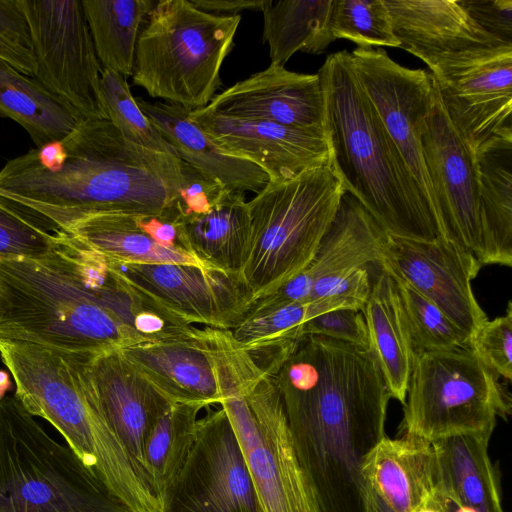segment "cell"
<instances>
[{
  "label": "cell",
  "instance_id": "cell-42",
  "mask_svg": "<svg viewBox=\"0 0 512 512\" xmlns=\"http://www.w3.org/2000/svg\"><path fill=\"white\" fill-rule=\"evenodd\" d=\"M185 173L187 181L176 203L180 217L197 215L206 211L224 190L186 163Z\"/></svg>",
  "mask_w": 512,
  "mask_h": 512
},
{
  "label": "cell",
  "instance_id": "cell-11",
  "mask_svg": "<svg viewBox=\"0 0 512 512\" xmlns=\"http://www.w3.org/2000/svg\"><path fill=\"white\" fill-rule=\"evenodd\" d=\"M421 147L440 237L487 265L476 157L450 122L436 83Z\"/></svg>",
  "mask_w": 512,
  "mask_h": 512
},
{
  "label": "cell",
  "instance_id": "cell-35",
  "mask_svg": "<svg viewBox=\"0 0 512 512\" xmlns=\"http://www.w3.org/2000/svg\"><path fill=\"white\" fill-rule=\"evenodd\" d=\"M393 280L400 296L414 353L471 345L470 336L434 303L408 283L396 278Z\"/></svg>",
  "mask_w": 512,
  "mask_h": 512
},
{
  "label": "cell",
  "instance_id": "cell-12",
  "mask_svg": "<svg viewBox=\"0 0 512 512\" xmlns=\"http://www.w3.org/2000/svg\"><path fill=\"white\" fill-rule=\"evenodd\" d=\"M210 407L198 419L195 444L161 512H260L231 422L222 407Z\"/></svg>",
  "mask_w": 512,
  "mask_h": 512
},
{
  "label": "cell",
  "instance_id": "cell-27",
  "mask_svg": "<svg viewBox=\"0 0 512 512\" xmlns=\"http://www.w3.org/2000/svg\"><path fill=\"white\" fill-rule=\"evenodd\" d=\"M362 313L390 394L404 404L414 350L397 286L381 268Z\"/></svg>",
  "mask_w": 512,
  "mask_h": 512
},
{
  "label": "cell",
  "instance_id": "cell-4",
  "mask_svg": "<svg viewBox=\"0 0 512 512\" xmlns=\"http://www.w3.org/2000/svg\"><path fill=\"white\" fill-rule=\"evenodd\" d=\"M93 355L0 338V358L15 382L14 396L26 411L48 421L135 512H161L104 417L89 370Z\"/></svg>",
  "mask_w": 512,
  "mask_h": 512
},
{
  "label": "cell",
  "instance_id": "cell-30",
  "mask_svg": "<svg viewBox=\"0 0 512 512\" xmlns=\"http://www.w3.org/2000/svg\"><path fill=\"white\" fill-rule=\"evenodd\" d=\"M333 0H280L263 11L262 40L272 64H284L296 52L322 54L335 41L330 20Z\"/></svg>",
  "mask_w": 512,
  "mask_h": 512
},
{
  "label": "cell",
  "instance_id": "cell-46",
  "mask_svg": "<svg viewBox=\"0 0 512 512\" xmlns=\"http://www.w3.org/2000/svg\"><path fill=\"white\" fill-rule=\"evenodd\" d=\"M416 512H472L437 485Z\"/></svg>",
  "mask_w": 512,
  "mask_h": 512
},
{
  "label": "cell",
  "instance_id": "cell-3",
  "mask_svg": "<svg viewBox=\"0 0 512 512\" xmlns=\"http://www.w3.org/2000/svg\"><path fill=\"white\" fill-rule=\"evenodd\" d=\"M318 75L330 165L345 191L390 236L441 238L429 203L355 76L351 54L328 55Z\"/></svg>",
  "mask_w": 512,
  "mask_h": 512
},
{
  "label": "cell",
  "instance_id": "cell-32",
  "mask_svg": "<svg viewBox=\"0 0 512 512\" xmlns=\"http://www.w3.org/2000/svg\"><path fill=\"white\" fill-rule=\"evenodd\" d=\"M157 1L82 0L102 69L132 76L140 31Z\"/></svg>",
  "mask_w": 512,
  "mask_h": 512
},
{
  "label": "cell",
  "instance_id": "cell-22",
  "mask_svg": "<svg viewBox=\"0 0 512 512\" xmlns=\"http://www.w3.org/2000/svg\"><path fill=\"white\" fill-rule=\"evenodd\" d=\"M125 359L172 403L221 402L216 365L203 328L121 350Z\"/></svg>",
  "mask_w": 512,
  "mask_h": 512
},
{
  "label": "cell",
  "instance_id": "cell-2",
  "mask_svg": "<svg viewBox=\"0 0 512 512\" xmlns=\"http://www.w3.org/2000/svg\"><path fill=\"white\" fill-rule=\"evenodd\" d=\"M172 325L70 234L43 256L0 258L1 339L98 354L153 341Z\"/></svg>",
  "mask_w": 512,
  "mask_h": 512
},
{
  "label": "cell",
  "instance_id": "cell-24",
  "mask_svg": "<svg viewBox=\"0 0 512 512\" xmlns=\"http://www.w3.org/2000/svg\"><path fill=\"white\" fill-rule=\"evenodd\" d=\"M365 482L396 512H416L435 485L432 442L402 434L382 438L365 456Z\"/></svg>",
  "mask_w": 512,
  "mask_h": 512
},
{
  "label": "cell",
  "instance_id": "cell-15",
  "mask_svg": "<svg viewBox=\"0 0 512 512\" xmlns=\"http://www.w3.org/2000/svg\"><path fill=\"white\" fill-rule=\"evenodd\" d=\"M350 54L359 84L376 108L436 217L421 147L422 125L435 90L432 73L401 66L381 48L357 47Z\"/></svg>",
  "mask_w": 512,
  "mask_h": 512
},
{
  "label": "cell",
  "instance_id": "cell-29",
  "mask_svg": "<svg viewBox=\"0 0 512 512\" xmlns=\"http://www.w3.org/2000/svg\"><path fill=\"white\" fill-rule=\"evenodd\" d=\"M0 116L29 134L35 148L60 141L84 119L37 79L0 60Z\"/></svg>",
  "mask_w": 512,
  "mask_h": 512
},
{
  "label": "cell",
  "instance_id": "cell-21",
  "mask_svg": "<svg viewBox=\"0 0 512 512\" xmlns=\"http://www.w3.org/2000/svg\"><path fill=\"white\" fill-rule=\"evenodd\" d=\"M89 370L106 421L149 489L144 469L145 441L172 402L125 359L121 350L93 355Z\"/></svg>",
  "mask_w": 512,
  "mask_h": 512
},
{
  "label": "cell",
  "instance_id": "cell-44",
  "mask_svg": "<svg viewBox=\"0 0 512 512\" xmlns=\"http://www.w3.org/2000/svg\"><path fill=\"white\" fill-rule=\"evenodd\" d=\"M198 9L213 13L221 12L237 15L240 11H264L272 0H190Z\"/></svg>",
  "mask_w": 512,
  "mask_h": 512
},
{
  "label": "cell",
  "instance_id": "cell-40",
  "mask_svg": "<svg viewBox=\"0 0 512 512\" xmlns=\"http://www.w3.org/2000/svg\"><path fill=\"white\" fill-rule=\"evenodd\" d=\"M301 337L319 335L355 346L370 348L364 315L359 309H335L313 317L303 324Z\"/></svg>",
  "mask_w": 512,
  "mask_h": 512
},
{
  "label": "cell",
  "instance_id": "cell-43",
  "mask_svg": "<svg viewBox=\"0 0 512 512\" xmlns=\"http://www.w3.org/2000/svg\"><path fill=\"white\" fill-rule=\"evenodd\" d=\"M0 37L32 54L31 33L19 0H0Z\"/></svg>",
  "mask_w": 512,
  "mask_h": 512
},
{
  "label": "cell",
  "instance_id": "cell-1",
  "mask_svg": "<svg viewBox=\"0 0 512 512\" xmlns=\"http://www.w3.org/2000/svg\"><path fill=\"white\" fill-rule=\"evenodd\" d=\"M186 181L180 158L127 141L108 119H86L64 139L9 160L0 202L58 235L96 214H171Z\"/></svg>",
  "mask_w": 512,
  "mask_h": 512
},
{
  "label": "cell",
  "instance_id": "cell-14",
  "mask_svg": "<svg viewBox=\"0 0 512 512\" xmlns=\"http://www.w3.org/2000/svg\"><path fill=\"white\" fill-rule=\"evenodd\" d=\"M107 260L113 272L141 299L188 325L231 330L251 305L250 294L239 276L187 264Z\"/></svg>",
  "mask_w": 512,
  "mask_h": 512
},
{
  "label": "cell",
  "instance_id": "cell-17",
  "mask_svg": "<svg viewBox=\"0 0 512 512\" xmlns=\"http://www.w3.org/2000/svg\"><path fill=\"white\" fill-rule=\"evenodd\" d=\"M385 239L386 233L376 220L354 196L345 192L310 264L270 295L254 301L248 312L327 297L354 270L378 265Z\"/></svg>",
  "mask_w": 512,
  "mask_h": 512
},
{
  "label": "cell",
  "instance_id": "cell-39",
  "mask_svg": "<svg viewBox=\"0 0 512 512\" xmlns=\"http://www.w3.org/2000/svg\"><path fill=\"white\" fill-rule=\"evenodd\" d=\"M471 347L480 360L497 376L512 379V303L506 313L487 320L471 338Z\"/></svg>",
  "mask_w": 512,
  "mask_h": 512
},
{
  "label": "cell",
  "instance_id": "cell-28",
  "mask_svg": "<svg viewBox=\"0 0 512 512\" xmlns=\"http://www.w3.org/2000/svg\"><path fill=\"white\" fill-rule=\"evenodd\" d=\"M145 216L119 213L96 214L72 224L70 234L109 260L134 264H187L209 268L185 249L158 242ZM212 269V268H211Z\"/></svg>",
  "mask_w": 512,
  "mask_h": 512
},
{
  "label": "cell",
  "instance_id": "cell-41",
  "mask_svg": "<svg viewBox=\"0 0 512 512\" xmlns=\"http://www.w3.org/2000/svg\"><path fill=\"white\" fill-rule=\"evenodd\" d=\"M470 17L500 42L512 45V0H459Z\"/></svg>",
  "mask_w": 512,
  "mask_h": 512
},
{
  "label": "cell",
  "instance_id": "cell-38",
  "mask_svg": "<svg viewBox=\"0 0 512 512\" xmlns=\"http://www.w3.org/2000/svg\"><path fill=\"white\" fill-rule=\"evenodd\" d=\"M59 234L49 233L0 202V258H35L48 253Z\"/></svg>",
  "mask_w": 512,
  "mask_h": 512
},
{
  "label": "cell",
  "instance_id": "cell-25",
  "mask_svg": "<svg viewBox=\"0 0 512 512\" xmlns=\"http://www.w3.org/2000/svg\"><path fill=\"white\" fill-rule=\"evenodd\" d=\"M185 248L206 266L241 277L251 224L243 192L222 190L204 212L180 217Z\"/></svg>",
  "mask_w": 512,
  "mask_h": 512
},
{
  "label": "cell",
  "instance_id": "cell-6",
  "mask_svg": "<svg viewBox=\"0 0 512 512\" xmlns=\"http://www.w3.org/2000/svg\"><path fill=\"white\" fill-rule=\"evenodd\" d=\"M345 192L329 164L292 179L269 181L247 201L251 235L241 279L251 304L310 264Z\"/></svg>",
  "mask_w": 512,
  "mask_h": 512
},
{
  "label": "cell",
  "instance_id": "cell-48",
  "mask_svg": "<svg viewBox=\"0 0 512 512\" xmlns=\"http://www.w3.org/2000/svg\"><path fill=\"white\" fill-rule=\"evenodd\" d=\"M11 386L9 374L5 370H0V400L5 397L6 392Z\"/></svg>",
  "mask_w": 512,
  "mask_h": 512
},
{
  "label": "cell",
  "instance_id": "cell-33",
  "mask_svg": "<svg viewBox=\"0 0 512 512\" xmlns=\"http://www.w3.org/2000/svg\"><path fill=\"white\" fill-rule=\"evenodd\" d=\"M200 405L171 403L157 420L144 445V469L160 510L162 500L183 468L197 436Z\"/></svg>",
  "mask_w": 512,
  "mask_h": 512
},
{
  "label": "cell",
  "instance_id": "cell-7",
  "mask_svg": "<svg viewBox=\"0 0 512 512\" xmlns=\"http://www.w3.org/2000/svg\"><path fill=\"white\" fill-rule=\"evenodd\" d=\"M241 16L204 12L190 0H159L136 45L133 84L152 98L193 111L221 86L220 71Z\"/></svg>",
  "mask_w": 512,
  "mask_h": 512
},
{
  "label": "cell",
  "instance_id": "cell-18",
  "mask_svg": "<svg viewBox=\"0 0 512 512\" xmlns=\"http://www.w3.org/2000/svg\"><path fill=\"white\" fill-rule=\"evenodd\" d=\"M190 118L224 151L260 167L269 181L292 179L330 164L323 130H306L269 121L240 118L207 110Z\"/></svg>",
  "mask_w": 512,
  "mask_h": 512
},
{
  "label": "cell",
  "instance_id": "cell-20",
  "mask_svg": "<svg viewBox=\"0 0 512 512\" xmlns=\"http://www.w3.org/2000/svg\"><path fill=\"white\" fill-rule=\"evenodd\" d=\"M384 3L399 48L421 59L431 73L475 51L507 45L480 27L459 0Z\"/></svg>",
  "mask_w": 512,
  "mask_h": 512
},
{
  "label": "cell",
  "instance_id": "cell-13",
  "mask_svg": "<svg viewBox=\"0 0 512 512\" xmlns=\"http://www.w3.org/2000/svg\"><path fill=\"white\" fill-rule=\"evenodd\" d=\"M441 103L474 154L512 141V46L481 49L432 73Z\"/></svg>",
  "mask_w": 512,
  "mask_h": 512
},
{
  "label": "cell",
  "instance_id": "cell-31",
  "mask_svg": "<svg viewBox=\"0 0 512 512\" xmlns=\"http://www.w3.org/2000/svg\"><path fill=\"white\" fill-rule=\"evenodd\" d=\"M487 265H512V141L475 154Z\"/></svg>",
  "mask_w": 512,
  "mask_h": 512
},
{
  "label": "cell",
  "instance_id": "cell-36",
  "mask_svg": "<svg viewBox=\"0 0 512 512\" xmlns=\"http://www.w3.org/2000/svg\"><path fill=\"white\" fill-rule=\"evenodd\" d=\"M101 91L108 120L127 141L179 158L173 146L140 109L125 77L102 69Z\"/></svg>",
  "mask_w": 512,
  "mask_h": 512
},
{
  "label": "cell",
  "instance_id": "cell-47",
  "mask_svg": "<svg viewBox=\"0 0 512 512\" xmlns=\"http://www.w3.org/2000/svg\"><path fill=\"white\" fill-rule=\"evenodd\" d=\"M362 501V512H396L367 483Z\"/></svg>",
  "mask_w": 512,
  "mask_h": 512
},
{
  "label": "cell",
  "instance_id": "cell-26",
  "mask_svg": "<svg viewBox=\"0 0 512 512\" xmlns=\"http://www.w3.org/2000/svg\"><path fill=\"white\" fill-rule=\"evenodd\" d=\"M493 432L433 441L435 485L472 512H505L500 481L489 455Z\"/></svg>",
  "mask_w": 512,
  "mask_h": 512
},
{
  "label": "cell",
  "instance_id": "cell-37",
  "mask_svg": "<svg viewBox=\"0 0 512 512\" xmlns=\"http://www.w3.org/2000/svg\"><path fill=\"white\" fill-rule=\"evenodd\" d=\"M330 27L335 39L350 40L360 48L400 47L384 0H333Z\"/></svg>",
  "mask_w": 512,
  "mask_h": 512
},
{
  "label": "cell",
  "instance_id": "cell-19",
  "mask_svg": "<svg viewBox=\"0 0 512 512\" xmlns=\"http://www.w3.org/2000/svg\"><path fill=\"white\" fill-rule=\"evenodd\" d=\"M207 110L283 126L324 131L320 77L270 65L217 94Z\"/></svg>",
  "mask_w": 512,
  "mask_h": 512
},
{
  "label": "cell",
  "instance_id": "cell-8",
  "mask_svg": "<svg viewBox=\"0 0 512 512\" xmlns=\"http://www.w3.org/2000/svg\"><path fill=\"white\" fill-rule=\"evenodd\" d=\"M0 512H135L15 396L0 400Z\"/></svg>",
  "mask_w": 512,
  "mask_h": 512
},
{
  "label": "cell",
  "instance_id": "cell-34",
  "mask_svg": "<svg viewBox=\"0 0 512 512\" xmlns=\"http://www.w3.org/2000/svg\"><path fill=\"white\" fill-rule=\"evenodd\" d=\"M342 308L361 310L355 302L342 297L297 301L246 313L230 332L252 355L265 354L299 339L301 327L313 317Z\"/></svg>",
  "mask_w": 512,
  "mask_h": 512
},
{
  "label": "cell",
  "instance_id": "cell-10",
  "mask_svg": "<svg viewBox=\"0 0 512 512\" xmlns=\"http://www.w3.org/2000/svg\"><path fill=\"white\" fill-rule=\"evenodd\" d=\"M27 19L34 78L84 119H108L102 67L82 0H19Z\"/></svg>",
  "mask_w": 512,
  "mask_h": 512
},
{
  "label": "cell",
  "instance_id": "cell-23",
  "mask_svg": "<svg viewBox=\"0 0 512 512\" xmlns=\"http://www.w3.org/2000/svg\"><path fill=\"white\" fill-rule=\"evenodd\" d=\"M137 104L178 157L197 172L228 191L258 193L268 175L254 163L229 154L189 116L190 110L165 102L135 98Z\"/></svg>",
  "mask_w": 512,
  "mask_h": 512
},
{
  "label": "cell",
  "instance_id": "cell-5",
  "mask_svg": "<svg viewBox=\"0 0 512 512\" xmlns=\"http://www.w3.org/2000/svg\"><path fill=\"white\" fill-rule=\"evenodd\" d=\"M225 410L254 485L260 512H320L300 465L271 373L229 330L208 328Z\"/></svg>",
  "mask_w": 512,
  "mask_h": 512
},
{
  "label": "cell",
  "instance_id": "cell-45",
  "mask_svg": "<svg viewBox=\"0 0 512 512\" xmlns=\"http://www.w3.org/2000/svg\"><path fill=\"white\" fill-rule=\"evenodd\" d=\"M0 60L7 62L28 76H34L36 62L33 55L19 49L0 37Z\"/></svg>",
  "mask_w": 512,
  "mask_h": 512
},
{
  "label": "cell",
  "instance_id": "cell-16",
  "mask_svg": "<svg viewBox=\"0 0 512 512\" xmlns=\"http://www.w3.org/2000/svg\"><path fill=\"white\" fill-rule=\"evenodd\" d=\"M378 266L434 303L470 338L488 320L471 286L482 266L451 242L386 234Z\"/></svg>",
  "mask_w": 512,
  "mask_h": 512
},
{
  "label": "cell",
  "instance_id": "cell-9",
  "mask_svg": "<svg viewBox=\"0 0 512 512\" xmlns=\"http://www.w3.org/2000/svg\"><path fill=\"white\" fill-rule=\"evenodd\" d=\"M497 377L471 345L414 353L400 431L430 442L493 432L511 412Z\"/></svg>",
  "mask_w": 512,
  "mask_h": 512
}]
</instances>
